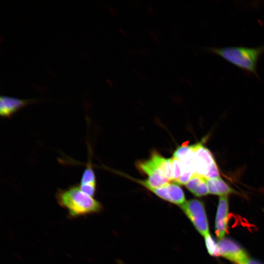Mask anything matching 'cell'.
<instances>
[{
    "label": "cell",
    "mask_w": 264,
    "mask_h": 264,
    "mask_svg": "<svg viewBox=\"0 0 264 264\" xmlns=\"http://www.w3.org/2000/svg\"><path fill=\"white\" fill-rule=\"evenodd\" d=\"M206 49L235 66L258 77L257 65L259 58L264 53V45L257 47L230 46Z\"/></svg>",
    "instance_id": "7a4b0ae2"
},
{
    "label": "cell",
    "mask_w": 264,
    "mask_h": 264,
    "mask_svg": "<svg viewBox=\"0 0 264 264\" xmlns=\"http://www.w3.org/2000/svg\"><path fill=\"white\" fill-rule=\"evenodd\" d=\"M35 99H21L1 96L0 97V114L3 117H10L21 108L31 103Z\"/></svg>",
    "instance_id": "52a82bcc"
},
{
    "label": "cell",
    "mask_w": 264,
    "mask_h": 264,
    "mask_svg": "<svg viewBox=\"0 0 264 264\" xmlns=\"http://www.w3.org/2000/svg\"><path fill=\"white\" fill-rule=\"evenodd\" d=\"M206 184L210 194L223 196L236 193L220 176L208 179Z\"/></svg>",
    "instance_id": "ba28073f"
},
{
    "label": "cell",
    "mask_w": 264,
    "mask_h": 264,
    "mask_svg": "<svg viewBox=\"0 0 264 264\" xmlns=\"http://www.w3.org/2000/svg\"><path fill=\"white\" fill-rule=\"evenodd\" d=\"M172 180L176 181L182 174V169L180 162V160L172 157Z\"/></svg>",
    "instance_id": "4fadbf2b"
},
{
    "label": "cell",
    "mask_w": 264,
    "mask_h": 264,
    "mask_svg": "<svg viewBox=\"0 0 264 264\" xmlns=\"http://www.w3.org/2000/svg\"><path fill=\"white\" fill-rule=\"evenodd\" d=\"M142 185L150 190L163 186L171 181L160 174H155L148 176L145 180H136Z\"/></svg>",
    "instance_id": "30bf717a"
},
{
    "label": "cell",
    "mask_w": 264,
    "mask_h": 264,
    "mask_svg": "<svg viewBox=\"0 0 264 264\" xmlns=\"http://www.w3.org/2000/svg\"><path fill=\"white\" fill-rule=\"evenodd\" d=\"M204 237L205 245L207 251L210 255L214 256L220 255L218 243H217L210 234H207Z\"/></svg>",
    "instance_id": "7c38bea8"
},
{
    "label": "cell",
    "mask_w": 264,
    "mask_h": 264,
    "mask_svg": "<svg viewBox=\"0 0 264 264\" xmlns=\"http://www.w3.org/2000/svg\"><path fill=\"white\" fill-rule=\"evenodd\" d=\"M247 264H261L260 263L253 260H249Z\"/></svg>",
    "instance_id": "e0dca14e"
},
{
    "label": "cell",
    "mask_w": 264,
    "mask_h": 264,
    "mask_svg": "<svg viewBox=\"0 0 264 264\" xmlns=\"http://www.w3.org/2000/svg\"><path fill=\"white\" fill-rule=\"evenodd\" d=\"M166 201L180 206L186 201L184 193L179 184L175 182H169L166 184Z\"/></svg>",
    "instance_id": "9c48e42d"
},
{
    "label": "cell",
    "mask_w": 264,
    "mask_h": 264,
    "mask_svg": "<svg viewBox=\"0 0 264 264\" xmlns=\"http://www.w3.org/2000/svg\"><path fill=\"white\" fill-rule=\"evenodd\" d=\"M228 211L227 196H220L215 221V233L220 240L223 238L227 232Z\"/></svg>",
    "instance_id": "8992f818"
},
{
    "label": "cell",
    "mask_w": 264,
    "mask_h": 264,
    "mask_svg": "<svg viewBox=\"0 0 264 264\" xmlns=\"http://www.w3.org/2000/svg\"><path fill=\"white\" fill-rule=\"evenodd\" d=\"M80 190L87 195L93 197L96 192V185L79 184Z\"/></svg>",
    "instance_id": "9a60e30c"
},
{
    "label": "cell",
    "mask_w": 264,
    "mask_h": 264,
    "mask_svg": "<svg viewBox=\"0 0 264 264\" xmlns=\"http://www.w3.org/2000/svg\"><path fill=\"white\" fill-rule=\"evenodd\" d=\"M80 184L96 185L95 175L90 163L88 164L83 172Z\"/></svg>",
    "instance_id": "8fae6325"
},
{
    "label": "cell",
    "mask_w": 264,
    "mask_h": 264,
    "mask_svg": "<svg viewBox=\"0 0 264 264\" xmlns=\"http://www.w3.org/2000/svg\"><path fill=\"white\" fill-rule=\"evenodd\" d=\"M193 174L191 172H182L180 176L175 182L179 185H185L192 176Z\"/></svg>",
    "instance_id": "2e32d148"
},
{
    "label": "cell",
    "mask_w": 264,
    "mask_h": 264,
    "mask_svg": "<svg viewBox=\"0 0 264 264\" xmlns=\"http://www.w3.org/2000/svg\"><path fill=\"white\" fill-rule=\"evenodd\" d=\"M220 255L235 264H247L249 261L246 251L231 239L223 238L218 243Z\"/></svg>",
    "instance_id": "277c9868"
},
{
    "label": "cell",
    "mask_w": 264,
    "mask_h": 264,
    "mask_svg": "<svg viewBox=\"0 0 264 264\" xmlns=\"http://www.w3.org/2000/svg\"><path fill=\"white\" fill-rule=\"evenodd\" d=\"M193 145L184 144L178 147L174 152L173 157L179 160L183 158L192 149Z\"/></svg>",
    "instance_id": "5bb4252c"
},
{
    "label": "cell",
    "mask_w": 264,
    "mask_h": 264,
    "mask_svg": "<svg viewBox=\"0 0 264 264\" xmlns=\"http://www.w3.org/2000/svg\"><path fill=\"white\" fill-rule=\"evenodd\" d=\"M196 230L203 236L209 234V225L203 203L197 199L186 201L180 206Z\"/></svg>",
    "instance_id": "3957f363"
},
{
    "label": "cell",
    "mask_w": 264,
    "mask_h": 264,
    "mask_svg": "<svg viewBox=\"0 0 264 264\" xmlns=\"http://www.w3.org/2000/svg\"><path fill=\"white\" fill-rule=\"evenodd\" d=\"M217 163L211 151L203 145L195 152L194 173L206 178Z\"/></svg>",
    "instance_id": "5b68a950"
},
{
    "label": "cell",
    "mask_w": 264,
    "mask_h": 264,
    "mask_svg": "<svg viewBox=\"0 0 264 264\" xmlns=\"http://www.w3.org/2000/svg\"><path fill=\"white\" fill-rule=\"evenodd\" d=\"M56 198L58 204L66 209L71 217L98 213L102 209L101 204L83 192L79 185H72L66 189H58Z\"/></svg>",
    "instance_id": "6da1fadb"
}]
</instances>
